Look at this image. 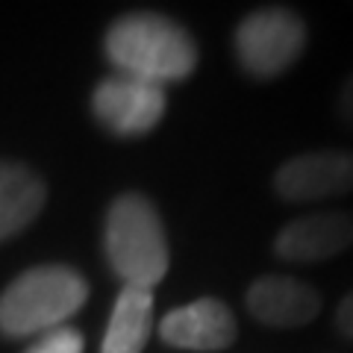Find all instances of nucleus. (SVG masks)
I'll return each mask as SVG.
<instances>
[{
    "label": "nucleus",
    "mask_w": 353,
    "mask_h": 353,
    "mask_svg": "<svg viewBox=\"0 0 353 353\" xmlns=\"http://www.w3.org/2000/svg\"><path fill=\"white\" fill-rule=\"evenodd\" d=\"M339 109H341V115H345L350 124H353V77L347 80L345 92H341V97H339Z\"/></svg>",
    "instance_id": "obj_14"
},
{
    "label": "nucleus",
    "mask_w": 353,
    "mask_h": 353,
    "mask_svg": "<svg viewBox=\"0 0 353 353\" xmlns=\"http://www.w3.org/2000/svg\"><path fill=\"white\" fill-rule=\"evenodd\" d=\"M159 339L180 350H227L236 341V318L227 303L201 297L194 303L171 309L159 324Z\"/></svg>",
    "instance_id": "obj_7"
},
{
    "label": "nucleus",
    "mask_w": 353,
    "mask_h": 353,
    "mask_svg": "<svg viewBox=\"0 0 353 353\" xmlns=\"http://www.w3.org/2000/svg\"><path fill=\"white\" fill-rule=\"evenodd\" d=\"M106 262L121 283L153 289L168 271V239L162 218L145 194L127 192L112 201L103 227Z\"/></svg>",
    "instance_id": "obj_2"
},
{
    "label": "nucleus",
    "mask_w": 353,
    "mask_h": 353,
    "mask_svg": "<svg viewBox=\"0 0 353 353\" xmlns=\"http://www.w3.org/2000/svg\"><path fill=\"white\" fill-rule=\"evenodd\" d=\"M92 112L115 136H145L165 115V88L136 77H106L92 94Z\"/></svg>",
    "instance_id": "obj_5"
},
{
    "label": "nucleus",
    "mask_w": 353,
    "mask_h": 353,
    "mask_svg": "<svg viewBox=\"0 0 353 353\" xmlns=\"http://www.w3.org/2000/svg\"><path fill=\"white\" fill-rule=\"evenodd\" d=\"M353 245V215L347 212H315L289 221L277 241L274 253L289 262H318Z\"/></svg>",
    "instance_id": "obj_8"
},
{
    "label": "nucleus",
    "mask_w": 353,
    "mask_h": 353,
    "mask_svg": "<svg viewBox=\"0 0 353 353\" xmlns=\"http://www.w3.org/2000/svg\"><path fill=\"white\" fill-rule=\"evenodd\" d=\"M274 189L283 201L306 203L336 197L353 189V153L347 150H315L301 153L283 165L274 176Z\"/></svg>",
    "instance_id": "obj_6"
},
{
    "label": "nucleus",
    "mask_w": 353,
    "mask_h": 353,
    "mask_svg": "<svg viewBox=\"0 0 353 353\" xmlns=\"http://www.w3.org/2000/svg\"><path fill=\"white\" fill-rule=\"evenodd\" d=\"M153 294L148 289L124 285L109 315L101 353H141L150 336Z\"/></svg>",
    "instance_id": "obj_11"
},
{
    "label": "nucleus",
    "mask_w": 353,
    "mask_h": 353,
    "mask_svg": "<svg viewBox=\"0 0 353 353\" xmlns=\"http://www.w3.org/2000/svg\"><path fill=\"white\" fill-rule=\"evenodd\" d=\"M336 327L341 336L353 339V292L339 303V312H336Z\"/></svg>",
    "instance_id": "obj_13"
},
{
    "label": "nucleus",
    "mask_w": 353,
    "mask_h": 353,
    "mask_svg": "<svg viewBox=\"0 0 353 353\" xmlns=\"http://www.w3.org/2000/svg\"><path fill=\"white\" fill-rule=\"evenodd\" d=\"M85 339L80 330L74 327H57L50 333H44L36 345H30L27 353H83Z\"/></svg>",
    "instance_id": "obj_12"
},
{
    "label": "nucleus",
    "mask_w": 353,
    "mask_h": 353,
    "mask_svg": "<svg viewBox=\"0 0 353 353\" xmlns=\"http://www.w3.org/2000/svg\"><path fill=\"white\" fill-rule=\"evenodd\" d=\"M103 50L118 74L153 85L185 80L197 68V48L176 21L159 12H130L106 30Z\"/></svg>",
    "instance_id": "obj_1"
},
{
    "label": "nucleus",
    "mask_w": 353,
    "mask_h": 353,
    "mask_svg": "<svg viewBox=\"0 0 353 353\" xmlns=\"http://www.w3.org/2000/svg\"><path fill=\"white\" fill-rule=\"evenodd\" d=\"M44 197L48 189L39 174H32L27 165L0 159V241L32 224L44 206Z\"/></svg>",
    "instance_id": "obj_10"
},
{
    "label": "nucleus",
    "mask_w": 353,
    "mask_h": 353,
    "mask_svg": "<svg viewBox=\"0 0 353 353\" xmlns=\"http://www.w3.org/2000/svg\"><path fill=\"white\" fill-rule=\"evenodd\" d=\"M306 44V27L292 9H256L236 30L239 62L250 77L271 80L289 71L301 59Z\"/></svg>",
    "instance_id": "obj_4"
},
{
    "label": "nucleus",
    "mask_w": 353,
    "mask_h": 353,
    "mask_svg": "<svg viewBox=\"0 0 353 353\" xmlns=\"http://www.w3.org/2000/svg\"><path fill=\"white\" fill-rule=\"evenodd\" d=\"M248 309L265 327H303L318 315L321 309V297L315 289L294 277H280V274H268L259 277L248 289Z\"/></svg>",
    "instance_id": "obj_9"
},
{
    "label": "nucleus",
    "mask_w": 353,
    "mask_h": 353,
    "mask_svg": "<svg viewBox=\"0 0 353 353\" xmlns=\"http://www.w3.org/2000/svg\"><path fill=\"white\" fill-rule=\"evenodd\" d=\"M88 301V283L68 265H41L24 271L0 294V333L27 339L65 327Z\"/></svg>",
    "instance_id": "obj_3"
}]
</instances>
